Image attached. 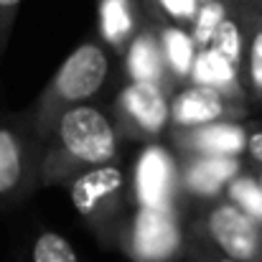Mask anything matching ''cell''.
<instances>
[{
    "label": "cell",
    "mask_w": 262,
    "mask_h": 262,
    "mask_svg": "<svg viewBox=\"0 0 262 262\" xmlns=\"http://www.w3.org/2000/svg\"><path fill=\"white\" fill-rule=\"evenodd\" d=\"M41 145L38 178L41 183H56L77 168L87 171L112 163L117 156V130L99 107L77 104L56 117Z\"/></svg>",
    "instance_id": "cell-1"
},
{
    "label": "cell",
    "mask_w": 262,
    "mask_h": 262,
    "mask_svg": "<svg viewBox=\"0 0 262 262\" xmlns=\"http://www.w3.org/2000/svg\"><path fill=\"white\" fill-rule=\"evenodd\" d=\"M110 72V59L102 41H84L79 43L56 69L49 87L43 89L41 99L33 110V130L38 143L51 133L56 117L69 107L87 104L89 99L104 87Z\"/></svg>",
    "instance_id": "cell-2"
},
{
    "label": "cell",
    "mask_w": 262,
    "mask_h": 262,
    "mask_svg": "<svg viewBox=\"0 0 262 262\" xmlns=\"http://www.w3.org/2000/svg\"><path fill=\"white\" fill-rule=\"evenodd\" d=\"M41 145L28 115L0 117V206L15 204L36 181Z\"/></svg>",
    "instance_id": "cell-3"
},
{
    "label": "cell",
    "mask_w": 262,
    "mask_h": 262,
    "mask_svg": "<svg viewBox=\"0 0 262 262\" xmlns=\"http://www.w3.org/2000/svg\"><path fill=\"white\" fill-rule=\"evenodd\" d=\"M122 247L133 262H176L183 250L178 209H138Z\"/></svg>",
    "instance_id": "cell-4"
},
{
    "label": "cell",
    "mask_w": 262,
    "mask_h": 262,
    "mask_svg": "<svg viewBox=\"0 0 262 262\" xmlns=\"http://www.w3.org/2000/svg\"><path fill=\"white\" fill-rule=\"evenodd\" d=\"M178 193L181 168L173 153L161 143H148L133 168V196L138 209H176Z\"/></svg>",
    "instance_id": "cell-5"
},
{
    "label": "cell",
    "mask_w": 262,
    "mask_h": 262,
    "mask_svg": "<svg viewBox=\"0 0 262 262\" xmlns=\"http://www.w3.org/2000/svg\"><path fill=\"white\" fill-rule=\"evenodd\" d=\"M125 186H127L125 171L120 166L104 163V166H94L74 176L69 181V199L77 214H82L97 229V227H104L110 219H115L122 204Z\"/></svg>",
    "instance_id": "cell-6"
},
{
    "label": "cell",
    "mask_w": 262,
    "mask_h": 262,
    "mask_svg": "<svg viewBox=\"0 0 262 262\" xmlns=\"http://www.w3.org/2000/svg\"><path fill=\"white\" fill-rule=\"evenodd\" d=\"M117 120L143 138H158L171 125V89L145 82H127L117 94Z\"/></svg>",
    "instance_id": "cell-7"
},
{
    "label": "cell",
    "mask_w": 262,
    "mask_h": 262,
    "mask_svg": "<svg viewBox=\"0 0 262 262\" xmlns=\"http://www.w3.org/2000/svg\"><path fill=\"white\" fill-rule=\"evenodd\" d=\"M206 234L216 250L232 262H262V232L257 224L227 199L206 214Z\"/></svg>",
    "instance_id": "cell-8"
},
{
    "label": "cell",
    "mask_w": 262,
    "mask_h": 262,
    "mask_svg": "<svg viewBox=\"0 0 262 262\" xmlns=\"http://www.w3.org/2000/svg\"><path fill=\"white\" fill-rule=\"evenodd\" d=\"M245 107L229 102L224 94L199 84H183L171 92V125L173 130H193L201 125L234 120Z\"/></svg>",
    "instance_id": "cell-9"
},
{
    "label": "cell",
    "mask_w": 262,
    "mask_h": 262,
    "mask_svg": "<svg viewBox=\"0 0 262 262\" xmlns=\"http://www.w3.org/2000/svg\"><path fill=\"white\" fill-rule=\"evenodd\" d=\"M242 158L232 156H183L181 168V191L193 199H216L227 191L229 181L242 173Z\"/></svg>",
    "instance_id": "cell-10"
},
{
    "label": "cell",
    "mask_w": 262,
    "mask_h": 262,
    "mask_svg": "<svg viewBox=\"0 0 262 262\" xmlns=\"http://www.w3.org/2000/svg\"><path fill=\"white\" fill-rule=\"evenodd\" d=\"M247 127L237 120H222L193 130H176L173 140L183 156H232L242 158L247 150Z\"/></svg>",
    "instance_id": "cell-11"
},
{
    "label": "cell",
    "mask_w": 262,
    "mask_h": 262,
    "mask_svg": "<svg viewBox=\"0 0 262 262\" xmlns=\"http://www.w3.org/2000/svg\"><path fill=\"white\" fill-rule=\"evenodd\" d=\"M122 59H125V72H127L130 82L161 84V87H168L173 92L171 79H168L166 61H163V54H161L158 36H156V31H153L150 23H145L130 38V43L122 51Z\"/></svg>",
    "instance_id": "cell-12"
},
{
    "label": "cell",
    "mask_w": 262,
    "mask_h": 262,
    "mask_svg": "<svg viewBox=\"0 0 262 262\" xmlns=\"http://www.w3.org/2000/svg\"><path fill=\"white\" fill-rule=\"evenodd\" d=\"M97 26L102 43L122 54L130 38L145 26L143 0H97Z\"/></svg>",
    "instance_id": "cell-13"
},
{
    "label": "cell",
    "mask_w": 262,
    "mask_h": 262,
    "mask_svg": "<svg viewBox=\"0 0 262 262\" xmlns=\"http://www.w3.org/2000/svg\"><path fill=\"white\" fill-rule=\"evenodd\" d=\"M188 84L214 89V92L224 94L229 102H234L239 107H245V102H247L245 74L237 67H232L227 59H222L216 51H211V49H201L196 54Z\"/></svg>",
    "instance_id": "cell-14"
},
{
    "label": "cell",
    "mask_w": 262,
    "mask_h": 262,
    "mask_svg": "<svg viewBox=\"0 0 262 262\" xmlns=\"http://www.w3.org/2000/svg\"><path fill=\"white\" fill-rule=\"evenodd\" d=\"M156 36H158V43H161V54H163V61H166V69H168V79H171V87L178 89V84H188L191 79V69H193V61H196V43L188 33V28H181L176 23L163 20L158 13H156V23H150Z\"/></svg>",
    "instance_id": "cell-15"
},
{
    "label": "cell",
    "mask_w": 262,
    "mask_h": 262,
    "mask_svg": "<svg viewBox=\"0 0 262 262\" xmlns=\"http://www.w3.org/2000/svg\"><path fill=\"white\" fill-rule=\"evenodd\" d=\"M260 10H250V8H239L232 5L229 15L222 20V26L216 28L209 49L216 51L222 59H227L232 67H237L245 74V56H247V38H250V26L252 18Z\"/></svg>",
    "instance_id": "cell-16"
},
{
    "label": "cell",
    "mask_w": 262,
    "mask_h": 262,
    "mask_svg": "<svg viewBox=\"0 0 262 262\" xmlns=\"http://www.w3.org/2000/svg\"><path fill=\"white\" fill-rule=\"evenodd\" d=\"M232 3L229 0H199V10L193 15V20L188 23V33L196 43V49H209L216 28L222 26V20L229 15Z\"/></svg>",
    "instance_id": "cell-17"
},
{
    "label": "cell",
    "mask_w": 262,
    "mask_h": 262,
    "mask_svg": "<svg viewBox=\"0 0 262 262\" xmlns=\"http://www.w3.org/2000/svg\"><path fill=\"white\" fill-rule=\"evenodd\" d=\"M224 193H227V201L234 204L239 211H245L262 232V188L257 183V178H255V173H245L242 171L237 178L229 181Z\"/></svg>",
    "instance_id": "cell-18"
},
{
    "label": "cell",
    "mask_w": 262,
    "mask_h": 262,
    "mask_svg": "<svg viewBox=\"0 0 262 262\" xmlns=\"http://www.w3.org/2000/svg\"><path fill=\"white\" fill-rule=\"evenodd\" d=\"M245 87L262 104V13L252 18L247 56H245Z\"/></svg>",
    "instance_id": "cell-19"
},
{
    "label": "cell",
    "mask_w": 262,
    "mask_h": 262,
    "mask_svg": "<svg viewBox=\"0 0 262 262\" xmlns=\"http://www.w3.org/2000/svg\"><path fill=\"white\" fill-rule=\"evenodd\" d=\"M31 262H79L72 242L59 232H41L31 247Z\"/></svg>",
    "instance_id": "cell-20"
},
{
    "label": "cell",
    "mask_w": 262,
    "mask_h": 262,
    "mask_svg": "<svg viewBox=\"0 0 262 262\" xmlns=\"http://www.w3.org/2000/svg\"><path fill=\"white\" fill-rule=\"evenodd\" d=\"M150 8L168 23H176L181 28H188L199 10V0H148Z\"/></svg>",
    "instance_id": "cell-21"
},
{
    "label": "cell",
    "mask_w": 262,
    "mask_h": 262,
    "mask_svg": "<svg viewBox=\"0 0 262 262\" xmlns=\"http://www.w3.org/2000/svg\"><path fill=\"white\" fill-rule=\"evenodd\" d=\"M20 0H0V54L5 51L8 41H10V31L18 15Z\"/></svg>",
    "instance_id": "cell-22"
},
{
    "label": "cell",
    "mask_w": 262,
    "mask_h": 262,
    "mask_svg": "<svg viewBox=\"0 0 262 262\" xmlns=\"http://www.w3.org/2000/svg\"><path fill=\"white\" fill-rule=\"evenodd\" d=\"M245 153L252 158V163H257L262 168V130H252L247 135V150Z\"/></svg>",
    "instance_id": "cell-23"
},
{
    "label": "cell",
    "mask_w": 262,
    "mask_h": 262,
    "mask_svg": "<svg viewBox=\"0 0 262 262\" xmlns=\"http://www.w3.org/2000/svg\"><path fill=\"white\" fill-rule=\"evenodd\" d=\"M232 5H239V8H250V10H260L262 13V0H229Z\"/></svg>",
    "instance_id": "cell-24"
},
{
    "label": "cell",
    "mask_w": 262,
    "mask_h": 262,
    "mask_svg": "<svg viewBox=\"0 0 262 262\" xmlns=\"http://www.w3.org/2000/svg\"><path fill=\"white\" fill-rule=\"evenodd\" d=\"M255 178H257V183H260V188H262V168L257 171V173H255Z\"/></svg>",
    "instance_id": "cell-25"
},
{
    "label": "cell",
    "mask_w": 262,
    "mask_h": 262,
    "mask_svg": "<svg viewBox=\"0 0 262 262\" xmlns=\"http://www.w3.org/2000/svg\"><path fill=\"white\" fill-rule=\"evenodd\" d=\"M224 262H232V260H224Z\"/></svg>",
    "instance_id": "cell-26"
}]
</instances>
